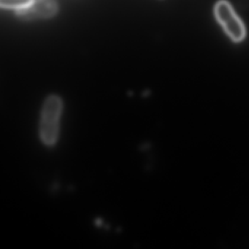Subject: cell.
Returning a JSON list of instances; mask_svg holds the SVG:
<instances>
[{
	"label": "cell",
	"instance_id": "4",
	"mask_svg": "<svg viewBox=\"0 0 249 249\" xmlns=\"http://www.w3.org/2000/svg\"><path fill=\"white\" fill-rule=\"evenodd\" d=\"M34 0H0V5L3 8L21 10L27 8Z\"/></svg>",
	"mask_w": 249,
	"mask_h": 249
},
{
	"label": "cell",
	"instance_id": "2",
	"mask_svg": "<svg viewBox=\"0 0 249 249\" xmlns=\"http://www.w3.org/2000/svg\"><path fill=\"white\" fill-rule=\"evenodd\" d=\"M214 12L216 19L233 41L238 43L245 38L246 32L244 24L227 1L221 0L217 2Z\"/></svg>",
	"mask_w": 249,
	"mask_h": 249
},
{
	"label": "cell",
	"instance_id": "5",
	"mask_svg": "<svg viewBox=\"0 0 249 249\" xmlns=\"http://www.w3.org/2000/svg\"><path fill=\"white\" fill-rule=\"evenodd\" d=\"M95 224L97 227H101L103 225V220L101 218H97L95 221Z\"/></svg>",
	"mask_w": 249,
	"mask_h": 249
},
{
	"label": "cell",
	"instance_id": "3",
	"mask_svg": "<svg viewBox=\"0 0 249 249\" xmlns=\"http://www.w3.org/2000/svg\"><path fill=\"white\" fill-rule=\"evenodd\" d=\"M57 11L56 3L53 0H36L24 9L19 10V15L22 18H46L54 15Z\"/></svg>",
	"mask_w": 249,
	"mask_h": 249
},
{
	"label": "cell",
	"instance_id": "1",
	"mask_svg": "<svg viewBox=\"0 0 249 249\" xmlns=\"http://www.w3.org/2000/svg\"><path fill=\"white\" fill-rule=\"evenodd\" d=\"M62 108L63 103L59 96L52 94L45 100L40 116V136L47 146H53L57 142Z\"/></svg>",
	"mask_w": 249,
	"mask_h": 249
}]
</instances>
